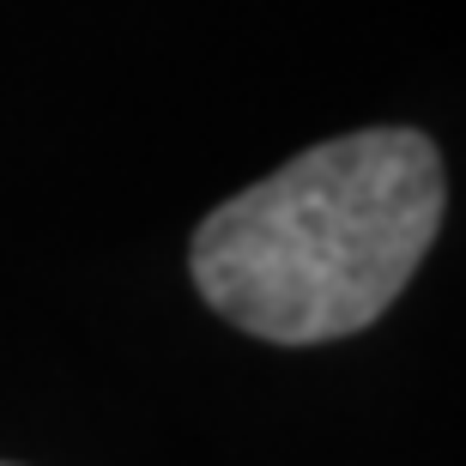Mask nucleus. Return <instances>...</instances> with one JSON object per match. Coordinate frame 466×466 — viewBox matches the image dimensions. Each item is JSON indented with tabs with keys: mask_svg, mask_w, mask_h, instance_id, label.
<instances>
[{
	"mask_svg": "<svg viewBox=\"0 0 466 466\" xmlns=\"http://www.w3.org/2000/svg\"><path fill=\"white\" fill-rule=\"evenodd\" d=\"M442 200V157L412 127L328 139L194 230V285L255 339H346L406 291Z\"/></svg>",
	"mask_w": 466,
	"mask_h": 466,
	"instance_id": "nucleus-1",
	"label": "nucleus"
}]
</instances>
